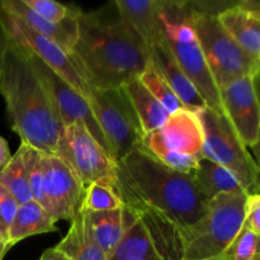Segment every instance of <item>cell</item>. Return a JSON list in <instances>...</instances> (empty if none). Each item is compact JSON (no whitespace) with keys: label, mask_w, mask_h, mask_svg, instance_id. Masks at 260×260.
Listing matches in <instances>:
<instances>
[{"label":"cell","mask_w":260,"mask_h":260,"mask_svg":"<svg viewBox=\"0 0 260 260\" xmlns=\"http://www.w3.org/2000/svg\"><path fill=\"white\" fill-rule=\"evenodd\" d=\"M69 56L86 84L98 90L122 88L149 65L147 48L127 27L114 3L79 12L78 37Z\"/></svg>","instance_id":"6da1fadb"},{"label":"cell","mask_w":260,"mask_h":260,"mask_svg":"<svg viewBox=\"0 0 260 260\" xmlns=\"http://www.w3.org/2000/svg\"><path fill=\"white\" fill-rule=\"evenodd\" d=\"M116 189L124 207L151 208L180 229L200 220L210 201L192 174L165 167L140 145L117 162Z\"/></svg>","instance_id":"7a4b0ae2"},{"label":"cell","mask_w":260,"mask_h":260,"mask_svg":"<svg viewBox=\"0 0 260 260\" xmlns=\"http://www.w3.org/2000/svg\"><path fill=\"white\" fill-rule=\"evenodd\" d=\"M0 94L7 104L10 127L22 144L55 155L62 124L28 55L14 46L8 45L0 71Z\"/></svg>","instance_id":"3957f363"},{"label":"cell","mask_w":260,"mask_h":260,"mask_svg":"<svg viewBox=\"0 0 260 260\" xmlns=\"http://www.w3.org/2000/svg\"><path fill=\"white\" fill-rule=\"evenodd\" d=\"M157 13L160 40L169 48L183 73L196 86L206 107L223 114L218 88L208 70L193 29L190 3L157 0Z\"/></svg>","instance_id":"277c9868"},{"label":"cell","mask_w":260,"mask_h":260,"mask_svg":"<svg viewBox=\"0 0 260 260\" xmlns=\"http://www.w3.org/2000/svg\"><path fill=\"white\" fill-rule=\"evenodd\" d=\"M248 194H218L193 225L180 229L182 260L215 259L222 254L244 226Z\"/></svg>","instance_id":"5b68a950"},{"label":"cell","mask_w":260,"mask_h":260,"mask_svg":"<svg viewBox=\"0 0 260 260\" xmlns=\"http://www.w3.org/2000/svg\"><path fill=\"white\" fill-rule=\"evenodd\" d=\"M190 8L196 37L217 88L246 76L258 78L260 63L246 55L226 32L218 22L217 14L202 9L197 3H190Z\"/></svg>","instance_id":"8992f818"},{"label":"cell","mask_w":260,"mask_h":260,"mask_svg":"<svg viewBox=\"0 0 260 260\" xmlns=\"http://www.w3.org/2000/svg\"><path fill=\"white\" fill-rule=\"evenodd\" d=\"M140 146L175 172L193 174L202 159L203 132L196 112L180 109L169 114L160 128L142 136Z\"/></svg>","instance_id":"52a82bcc"},{"label":"cell","mask_w":260,"mask_h":260,"mask_svg":"<svg viewBox=\"0 0 260 260\" xmlns=\"http://www.w3.org/2000/svg\"><path fill=\"white\" fill-rule=\"evenodd\" d=\"M203 132L202 157L233 173L248 194L259 193V167L225 114L208 107L196 112Z\"/></svg>","instance_id":"ba28073f"},{"label":"cell","mask_w":260,"mask_h":260,"mask_svg":"<svg viewBox=\"0 0 260 260\" xmlns=\"http://www.w3.org/2000/svg\"><path fill=\"white\" fill-rule=\"evenodd\" d=\"M86 101L111 146L113 159L118 162L139 146L144 136L123 88L107 90L90 88Z\"/></svg>","instance_id":"9c48e42d"},{"label":"cell","mask_w":260,"mask_h":260,"mask_svg":"<svg viewBox=\"0 0 260 260\" xmlns=\"http://www.w3.org/2000/svg\"><path fill=\"white\" fill-rule=\"evenodd\" d=\"M55 156L68 165L84 188L99 183L116 189L117 162L102 149L83 124L62 127Z\"/></svg>","instance_id":"30bf717a"},{"label":"cell","mask_w":260,"mask_h":260,"mask_svg":"<svg viewBox=\"0 0 260 260\" xmlns=\"http://www.w3.org/2000/svg\"><path fill=\"white\" fill-rule=\"evenodd\" d=\"M0 29L8 45L20 48L28 55L42 61L66 84L75 89L85 99L88 98L90 86L84 80L81 74L71 61L70 56L61 50L55 42L25 25L19 18L3 8L2 4H0Z\"/></svg>","instance_id":"8fae6325"},{"label":"cell","mask_w":260,"mask_h":260,"mask_svg":"<svg viewBox=\"0 0 260 260\" xmlns=\"http://www.w3.org/2000/svg\"><path fill=\"white\" fill-rule=\"evenodd\" d=\"M28 57H29L36 73L38 74V76L47 89V93L52 101V104L55 107L56 113H57L62 127L74 123L83 124L88 129L89 134L93 136V139L101 145L102 149L113 159L111 146L107 142L88 101L81 94H79L75 89L71 88L69 84H66L60 76L56 75L42 61L37 60L30 55H28Z\"/></svg>","instance_id":"7c38bea8"},{"label":"cell","mask_w":260,"mask_h":260,"mask_svg":"<svg viewBox=\"0 0 260 260\" xmlns=\"http://www.w3.org/2000/svg\"><path fill=\"white\" fill-rule=\"evenodd\" d=\"M256 80L258 78L246 76L218 89L223 114L248 149L258 146L260 136Z\"/></svg>","instance_id":"4fadbf2b"},{"label":"cell","mask_w":260,"mask_h":260,"mask_svg":"<svg viewBox=\"0 0 260 260\" xmlns=\"http://www.w3.org/2000/svg\"><path fill=\"white\" fill-rule=\"evenodd\" d=\"M43 190L50 205L51 216L57 223L61 220H73L80 210L84 185L68 165L55 155L42 156Z\"/></svg>","instance_id":"5bb4252c"},{"label":"cell","mask_w":260,"mask_h":260,"mask_svg":"<svg viewBox=\"0 0 260 260\" xmlns=\"http://www.w3.org/2000/svg\"><path fill=\"white\" fill-rule=\"evenodd\" d=\"M220 24L246 55L260 63V4L243 2L217 13Z\"/></svg>","instance_id":"9a60e30c"},{"label":"cell","mask_w":260,"mask_h":260,"mask_svg":"<svg viewBox=\"0 0 260 260\" xmlns=\"http://www.w3.org/2000/svg\"><path fill=\"white\" fill-rule=\"evenodd\" d=\"M147 53H149L150 65L167 81L168 85L177 94L185 108L192 112L205 108L206 103L202 96L200 95L188 76L183 73L180 66L170 53L169 48L160 38L154 45L147 47Z\"/></svg>","instance_id":"2e32d148"},{"label":"cell","mask_w":260,"mask_h":260,"mask_svg":"<svg viewBox=\"0 0 260 260\" xmlns=\"http://www.w3.org/2000/svg\"><path fill=\"white\" fill-rule=\"evenodd\" d=\"M0 4L8 12L19 18L25 25L55 42L68 55L71 52L78 37V15L80 9L74 8L70 17L62 23H52L36 14L23 3V0H3Z\"/></svg>","instance_id":"e0dca14e"},{"label":"cell","mask_w":260,"mask_h":260,"mask_svg":"<svg viewBox=\"0 0 260 260\" xmlns=\"http://www.w3.org/2000/svg\"><path fill=\"white\" fill-rule=\"evenodd\" d=\"M128 208V207H127ZM131 210V208H129ZM134 211L142 225L149 231L156 253L161 260H182L183 244L180 228L168 216L151 208Z\"/></svg>","instance_id":"ac0fdd59"},{"label":"cell","mask_w":260,"mask_h":260,"mask_svg":"<svg viewBox=\"0 0 260 260\" xmlns=\"http://www.w3.org/2000/svg\"><path fill=\"white\" fill-rule=\"evenodd\" d=\"M127 27L150 47L160 38L157 0H116L113 2Z\"/></svg>","instance_id":"d6986e66"},{"label":"cell","mask_w":260,"mask_h":260,"mask_svg":"<svg viewBox=\"0 0 260 260\" xmlns=\"http://www.w3.org/2000/svg\"><path fill=\"white\" fill-rule=\"evenodd\" d=\"M124 207V206H123ZM126 229L108 260H145L159 258L152 239L134 211L124 207Z\"/></svg>","instance_id":"ffe728a7"},{"label":"cell","mask_w":260,"mask_h":260,"mask_svg":"<svg viewBox=\"0 0 260 260\" xmlns=\"http://www.w3.org/2000/svg\"><path fill=\"white\" fill-rule=\"evenodd\" d=\"M83 211L86 228L91 239L109 259L121 241L126 229L124 207L113 211H102V212Z\"/></svg>","instance_id":"44dd1931"},{"label":"cell","mask_w":260,"mask_h":260,"mask_svg":"<svg viewBox=\"0 0 260 260\" xmlns=\"http://www.w3.org/2000/svg\"><path fill=\"white\" fill-rule=\"evenodd\" d=\"M58 231L52 216L35 201L19 205L8 233V244L14 246L30 236Z\"/></svg>","instance_id":"7402d4cb"},{"label":"cell","mask_w":260,"mask_h":260,"mask_svg":"<svg viewBox=\"0 0 260 260\" xmlns=\"http://www.w3.org/2000/svg\"><path fill=\"white\" fill-rule=\"evenodd\" d=\"M131 103L141 126L142 134L146 135L160 128L169 117L167 109L142 85L139 78L122 86Z\"/></svg>","instance_id":"603a6c76"},{"label":"cell","mask_w":260,"mask_h":260,"mask_svg":"<svg viewBox=\"0 0 260 260\" xmlns=\"http://www.w3.org/2000/svg\"><path fill=\"white\" fill-rule=\"evenodd\" d=\"M55 248L70 260H108V256L91 239L81 207L71 220L65 238Z\"/></svg>","instance_id":"cb8c5ba5"},{"label":"cell","mask_w":260,"mask_h":260,"mask_svg":"<svg viewBox=\"0 0 260 260\" xmlns=\"http://www.w3.org/2000/svg\"><path fill=\"white\" fill-rule=\"evenodd\" d=\"M192 175L200 189L208 200H212L216 196L225 194V193L226 194L246 193L233 173L206 157L198 160L197 168Z\"/></svg>","instance_id":"d4e9b609"},{"label":"cell","mask_w":260,"mask_h":260,"mask_svg":"<svg viewBox=\"0 0 260 260\" xmlns=\"http://www.w3.org/2000/svg\"><path fill=\"white\" fill-rule=\"evenodd\" d=\"M0 184L4 185L19 205L32 201L28 183L27 167L24 159V147L20 144L18 151L10 157L9 162L0 172Z\"/></svg>","instance_id":"484cf974"},{"label":"cell","mask_w":260,"mask_h":260,"mask_svg":"<svg viewBox=\"0 0 260 260\" xmlns=\"http://www.w3.org/2000/svg\"><path fill=\"white\" fill-rule=\"evenodd\" d=\"M139 80L151 93V95L167 109L169 114L185 108L180 99L177 96V94L173 91V89L168 85L167 81L155 71V69L150 63L139 76Z\"/></svg>","instance_id":"4316f807"},{"label":"cell","mask_w":260,"mask_h":260,"mask_svg":"<svg viewBox=\"0 0 260 260\" xmlns=\"http://www.w3.org/2000/svg\"><path fill=\"white\" fill-rule=\"evenodd\" d=\"M122 207H123V202L114 188L99 184V183H93L84 189L81 208L88 212L113 211Z\"/></svg>","instance_id":"83f0119b"},{"label":"cell","mask_w":260,"mask_h":260,"mask_svg":"<svg viewBox=\"0 0 260 260\" xmlns=\"http://www.w3.org/2000/svg\"><path fill=\"white\" fill-rule=\"evenodd\" d=\"M24 147V159L25 167H27L28 183H29L30 196L32 201L45 208L51 215L50 205H48L47 197L43 190V172H42V156L43 152L28 146V145L22 144Z\"/></svg>","instance_id":"f1b7e54d"},{"label":"cell","mask_w":260,"mask_h":260,"mask_svg":"<svg viewBox=\"0 0 260 260\" xmlns=\"http://www.w3.org/2000/svg\"><path fill=\"white\" fill-rule=\"evenodd\" d=\"M218 259L259 260V235L243 226Z\"/></svg>","instance_id":"f546056e"},{"label":"cell","mask_w":260,"mask_h":260,"mask_svg":"<svg viewBox=\"0 0 260 260\" xmlns=\"http://www.w3.org/2000/svg\"><path fill=\"white\" fill-rule=\"evenodd\" d=\"M23 3L36 14L52 23H62L70 17L74 10V8L53 0H23Z\"/></svg>","instance_id":"4dcf8cb0"},{"label":"cell","mask_w":260,"mask_h":260,"mask_svg":"<svg viewBox=\"0 0 260 260\" xmlns=\"http://www.w3.org/2000/svg\"><path fill=\"white\" fill-rule=\"evenodd\" d=\"M19 203L12 193L3 184H0V235L8 241V233L15 217Z\"/></svg>","instance_id":"1f68e13d"},{"label":"cell","mask_w":260,"mask_h":260,"mask_svg":"<svg viewBox=\"0 0 260 260\" xmlns=\"http://www.w3.org/2000/svg\"><path fill=\"white\" fill-rule=\"evenodd\" d=\"M244 228L260 235V194H248L245 203Z\"/></svg>","instance_id":"d6a6232c"},{"label":"cell","mask_w":260,"mask_h":260,"mask_svg":"<svg viewBox=\"0 0 260 260\" xmlns=\"http://www.w3.org/2000/svg\"><path fill=\"white\" fill-rule=\"evenodd\" d=\"M10 157V150H9V145H8L7 140L4 137L0 136V172L5 168V165L9 162Z\"/></svg>","instance_id":"836d02e7"},{"label":"cell","mask_w":260,"mask_h":260,"mask_svg":"<svg viewBox=\"0 0 260 260\" xmlns=\"http://www.w3.org/2000/svg\"><path fill=\"white\" fill-rule=\"evenodd\" d=\"M40 260H70L68 256L63 255L61 251H58L56 248H51L47 249L45 253L42 254Z\"/></svg>","instance_id":"e575fe53"},{"label":"cell","mask_w":260,"mask_h":260,"mask_svg":"<svg viewBox=\"0 0 260 260\" xmlns=\"http://www.w3.org/2000/svg\"><path fill=\"white\" fill-rule=\"evenodd\" d=\"M7 48H8L7 40H5L4 35H3L2 29H0V71H2L3 62H4V57H5V53H7Z\"/></svg>","instance_id":"d590c367"},{"label":"cell","mask_w":260,"mask_h":260,"mask_svg":"<svg viewBox=\"0 0 260 260\" xmlns=\"http://www.w3.org/2000/svg\"><path fill=\"white\" fill-rule=\"evenodd\" d=\"M9 249L10 246L9 244H8V241L0 235V260H3V258H4L5 254H7V251L9 250Z\"/></svg>","instance_id":"8d00e7d4"},{"label":"cell","mask_w":260,"mask_h":260,"mask_svg":"<svg viewBox=\"0 0 260 260\" xmlns=\"http://www.w3.org/2000/svg\"><path fill=\"white\" fill-rule=\"evenodd\" d=\"M145 260H161L160 258H151V259H145Z\"/></svg>","instance_id":"74e56055"},{"label":"cell","mask_w":260,"mask_h":260,"mask_svg":"<svg viewBox=\"0 0 260 260\" xmlns=\"http://www.w3.org/2000/svg\"><path fill=\"white\" fill-rule=\"evenodd\" d=\"M207 260H220L218 258H215V259H207Z\"/></svg>","instance_id":"f35d334b"}]
</instances>
